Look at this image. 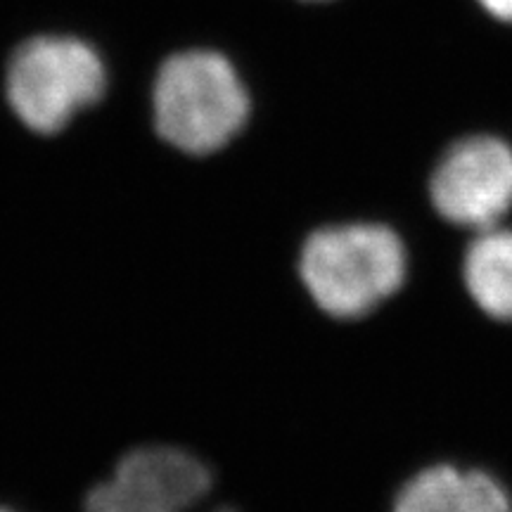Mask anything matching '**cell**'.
Instances as JSON below:
<instances>
[{"label":"cell","instance_id":"7a4b0ae2","mask_svg":"<svg viewBox=\"0 0 512 512\" xmlns=\"http://www.w3.org/2000/svg\"><path fill=\"white\" fill-rule=\"evenodd\" d=\"M252 100L238 69L209 50L169 57L152 91V121L162 143L188 157L226 150L245 131Z\"/></svg>","mask_w":512,"mask_h":512},{"label":"cell","instance_id":"8992f818","mask_svg":"<svg viewBox=\"0 0 512 512\" xmlns=\"http://www.w3.org/2000/svg\"><path fill=\"white\" fill-rule=\"evenodd\" d=\"M394 512H512V498L482 470L434 465L403 484Z\"/></svg>","mask_w":512,"mask_h":512},{"label":"cell","instance_id":"277c9868","mask_svg":"<svg viewBox=\"0 0 512 512\" xmlns=\"http://www.w3.org/2000/svg\"><path fill=\"white\" fill-rule=\"evenodd\" d=\"M216 486L209 460L174 441H140L121 451L83 494V512H200Z\"/></svg>","mask_w":512,"mask_h":512},{"label":"cell","instance_id":"9c48e42d","mask_svg":"<svg viewBox=\"0 0 512 512\" xmlns=\"http://www.w3.org/2000/svg\"><path fill=\"white\" fill-rule=\"evenodd\" d=\"M200 512H240L238 508H233V505H214V508H209V510H200Z\"/></svg>","mask_w":512,"mask_h":512},{"label":"cell","instance_id":"52a82bcc","mask_svg":"<svg viewBox=\"0 0 512 512\" xmlns=\"http://www.w3.org/2000/svg\"><path fill=\"white\" fill-rule=\"evenodd\" d=\"M463 280L486 316L512 323V228L477 233L465 252Z\"/></svg>","mask_w":512,"mask_h":512},{"label":"cell","instance_id":"3957f363","mask_svg":"<svg viewBox=\"0 0 512 512\" xmlns=\"http://www.w3.org/2000/svg\"><path fill=\"white\" fill-rule=\"evenodd\" d=\"M107 91L100 55L76 38L41 36L17 48L5 95L15 117L38 136H57Z\"/></svg>","mask_w":512,"mask_h":512},{"label":"cell","instance_id":"8fae6325","mask_svg":"<svg viewBox=\"0 0 512 512\" xmlns=\"http://www.w3.org/2000/svg\"><path fill=\"white\" fill-rule=\"evenodd\" d=\"M306 3H328V0H306Z\"/></svg>","mask_w":512,"mask_h":512},{"label":"cell","instance_id":"5b68a950","mask_svg":"<svg viewBox=\"0 0 512 512\" xmlns=\"http://www.w3.org/2000/svg\"><path fill=\"white\" fill-rule=\"evenodd\" d=\"M441 219L482 233L512 209V145L494 133H470L444 150L430 178Z\"/></svg>","mask_w":512,"mask_h":512},{"label":"cell","instance_id":"6da1fadb","mask_svg":"<svg viewBox=\"0 0 512 512\" xmlns=\"http://www.w3.org/2000/svg\"><path fill=\"white\" fill-rule=\"evenodd\" d=\"M408 254L380 223H337L313 230L299 249L297 273L320 311L337 320L368 316L401 290Z\"/></svg>","mask_w":512,"mask_h":512},{"label":"cell","instance_id":"ba28073f","mask_svg":"<svg viewBox=\"0 0 512 512\" xmlns=\"http://www.w3.org/2000/svg\"><path fill=\"white\" fill-rule=\"evenodd\" d=\"M477 8L498 24L512 27V0H475Z\"/></svg>","mask_w":512,"mask_h":512},{"label":"cell","instance_id":"30bf717a","mask_svg":"<svg viewBox=\"0 0 512 512\" xmlns=\"http://www.w3.org/2000/svg\"><path fill=\"white\" fill-rule=\"evenodd\" d=\"M0 512H17V510L10 508V505H0Z\"/></svg>","mask_w":512,"mask_h":512}]
</instances>
